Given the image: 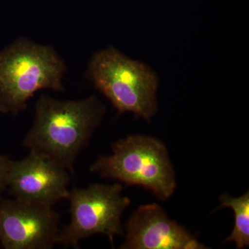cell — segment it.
Returning a JSON list of instances; mask_svg holds the SVG:
<instances>
[{"label": "cell", "instance_id": "6da1fadb", "mask_svg": "<svg viewBox=\"0 0 249 249\" xmlns=\"http://www.w3.org/2000/svg\"><path fill=\"white\" fill-rule=\"evenodd\" d=\"M104 114V106L94 96L62 101L42 94L23 146L47 156L73 174L77 157Z\"/></svg>", "mask_w": 249, "mask_h": 249}, {"label": "cell", "instance_id": "7a4b0ae2", "mask_svg": "<svg viewBox=\"0 0 249 249\" xmlns=\"http://www.w3.org/2000/svg\"><path fill=\"white\" fill-rule=\"evenodd\" d=\"M66 65L52 47L20 38L0 52V111L17 115L37 91H64Z\"/></svg>", "mask_w": 249, "mask_h": 249}, {"label": "cell", "instance_id": "3957f363", "mask_svg": "<svg viewBox=\"0 0 249 249\" xmlns=\"http://www.w3.org/2000/svg\"><path fill=\"white\" fill-rule=\"evenodd\" d=\"M87 77L120 113L132 112L150 121L157 111V73L110 47L96 52Z\"/></svg>", "mask_w": 249, "mask_h": 249}, {"label": "cell", "instance_id": "277c9868", "mask_svg": "<svg viewBox=\"0 0 249 249\" xmlns=\"http://www.w3.org/2000/svg\"><path fill=\"white\" fill-rule=\"evenodd\" d=\"M111 155L99 157L91 173L129 185L145 187L160 199L173 195L175 173L164 145L145 136H129L114 142Z\"/></svg>", "mask_w": 249, "mask_h": 249}, {"label": "cell", "instance_id": "5b68a950", "mask_svg": "<svg viewBox=\"0 0 249 249\" xmlns=\"http://www.w3.org/2000/svg\"><path fill=\"white\" fill-rule=\"evenodd\" d=\"M122 189L119 183H94L70 191L71 219L60 231L58 244L77 249L80 240L95 234L107 236L113 243L115 236L123 234L121 215L130 204Z\"/></svg>", "mask_w": 249, "mask_h": 249}, {"label": "cell", "instance_id": "8992f818", "mask_svg": "<svg viewBox=\"0 0 249 249\" xmlns=\"http://www.w3.org/2000/svg\"><path fill=\"white\" fill-rule=\"evenodd\" d=\"M59 214L52 206L0 198V241L6 249H49L58 244Z\"/></svg>", "mask_w": 249, "mask_h": 249}, {"label": "cell", "instance_id": "52a82bcc", "mask_svg": "<svg viewBox=\"0 0 249 249\" xmlns=\"http://www.w3.org/2000/svg\"><path fill=\"white\" fill-rule=\"evenodd\" d=\"M70 173L47 156L29 151L22 160H13L6 186L16 199L53 206L67 199Z\"/></svg>", "mask_w": 249, "mask_h": 249}, {"label": "cell", "instance_id": "ba28073f", "mask_svg": "<svg viewBox=\"0 0 249 249\" xmlns=\"http://www.w3.org/2000/svg\"><path fill=\"white\" fill-rule=\"evenodd\" d=\"M124 249H206L153 204L141 206L126 224Z\"/></svg>", "mask_w": 249, "mask_h": 249}, {"label": "cell", "instance_id": "9c48e42d", "mask_svg": "<svg viewBox=\"0 0 249 249\" xmlns=\"http://www.w3.org/2000/svg\"><path fill=\"white\" fill-rule=\"evenodd\" d=\"M222 207L231 208L235 214V227L227 242H235L237 249L249 245V193L233 198L227 195L220 196Z\"/></svg>", "mask_w": 249, "mask_h": 249}, {"label": "cell", "instance_id": "30bf717a", "mask_svg": "<svg viewBox=\"0 0 249 249\" xmlns=\"http://www.w3.org/2000/svg\"><path fill=\"white\" fill-rule=\"evenodd\" d=\"M12 162L13 160H11L9 157L0 155V198L1 197L3 192L7 188L6 182H7L8 173Z\"/></svg>", "mask_w": 249, "mask_h": 249}]
</instances>
